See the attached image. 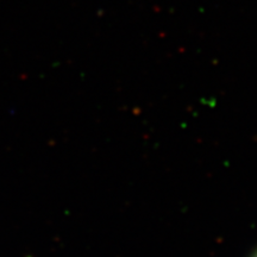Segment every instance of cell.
I'll return each mask as SVG.
<instances>
[{
  "label": "cell",
  "instance_id": "1",
  "mask_svg": "<svg viewBox=\"0 0 257 257\" xmlns=\"http://www.w3.org/2000/svg\"><path fill=\"white\" fill-rule=\"evenodd\" d=\"M253 257H257V252H256V253H255V256H253Z\"/></svg>",
  "mask_w": 257,
  "mask_h": 257
}]
</instances>
